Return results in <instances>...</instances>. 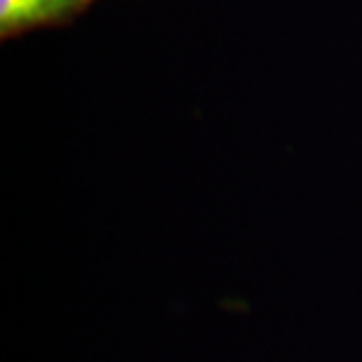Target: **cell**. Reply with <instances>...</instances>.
<instances>
[{
	"instance_id": "obj_1",
	"label": "cell",
	"mask_w": 362,
	"mask_h": 362,
	"mask_svg": "<svg viewBox=\"0 0 362 362\" xmlns=\"http://www.w3.org/2000/svg\"><path fill=\"white\" fill-rule=\"evenodd\" d=\"M92 0H0V38H19L45 26H66Z\"/></svg>"
}]
</instances>
